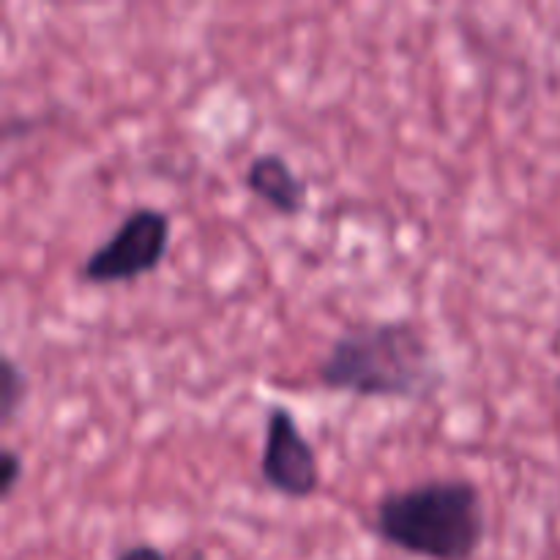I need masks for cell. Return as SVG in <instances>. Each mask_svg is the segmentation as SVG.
Masks as SVG:
<instances>
[{
  "label": "cell",
  "instance_id": "6",
  "mask_svg": "<svg viewBox=\"0 0 560 560\" xmlns=\"http://www.w3.org/2000/svg\"><path fill=\"white\" fill-rule=\"evenodd\" d=\"M27 394H31L27 372L5 353L3 359H0V427H3V430H9V427L14 424L22 405H25Z\"/></svg>",
  "mask_w": 560,
  "mask_h": 560
},
{
  "label": "cell",
  "instance_id": "1",
  "mask_svg": "<svg viewBox=\"0 0 560 560\" xmlns=\"http://www.w3.org/2000/svg\"><path fill=\"white\" fill-rule=\"evenodd\" d=\"M328 392L364 399H430L443 386L424 331L410 320L353 323L315 370Z\"/></svg>",
  "mask_w": 560,
  "mask_h": 560
},
{
  "label": "cell",
  "instance_id": "7",
  "mask_svg": "<svg viewBox=\"0 0 560 560\" xmlns=\"http://www.w3.org/2000/svg\"><path fill=\"white\" fill-rule=\"evenodd\" d=\"M22 470H25V465H22L20 454H16L14 448L5 446L3 452H0V498H3V501H9V498L14 495L16 487H20Z\"/></svg>",
  "mask_w": 560,
  "mask_h": 560
},
{
  "label": "cell",
  "instance_id": "5",
  "mask_svg": "<svg viewBox=\"0 0 560 560\" xmlns=\"http://www.w3.org/2000/svg\"><path fill=\"white\" fill-rule=\"evenodd\" d=\"M244 186L282 217H301L306 211L310 184L279 153H260L244 173Z\"/></svg>",
  "mask_w": 560,
  "mask_h": 560
},
{
  "label": "cell",
  "instance_id": "4",
  "mask_svg": "<svg viewBox=\"0 0 560 560\" xmlns=\"http://www.w3.org/2000/svg\"><path fill=\"white\" fill-rule=\"evenodd\" d=\"M260 476L268 490L290 501H306L320 487V463L315 446L306 441L293 410L284 405H273L268 410Z\"/></svg>",
  "mask_w": 560,
  "mask_h": 560
},
{
  "label": "cell",
  "instance_id": "8",
  "mask_svg": "<svg viewBox=\"0 0 560 560\" xmlns=\"http://www.w3.org/2000/svg\"><path fill=\"white\" fill-rule=\"evenodd\" d=\"M115 560H167V556H164L156 545H145V541H142V545H135L129 547V550L120 552Z\"/></svg>",
  "mask_w": 560,
  "mask_h": 560
},
{
  "label": "cell",
  "instance_id": "2",
  "mask_svg": "<svg viewBox=\"0 0 560 560\" xmlns=\"http://www.w3.org/2000/svg\"><path fill=\"white\" fill-rule=\"evenodd\" d=\"M370 530L424 560H474L487 536L481 490L468 479H427L375 503Z\"/></svg>",
  "mask_w": 560,
  "mask_h": 560
},
{
  "label": "cell",
  "instance_id": "3",
  "mask_svg": "<svg viewBox=\"0 0 560 560\" xmlns=\"http://www.w3.org/2000/svg\"><path fill=\"white\" fill-rule=\"evenodd\" d=\"M173 219L159 208H135L113 235L80 262V282L126 284L148 277L162 266L170 249Z\"/></svg>",
  "mask_w": 560,
  "mask_h": 560
}]
</instances>
